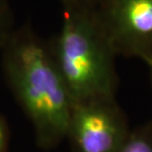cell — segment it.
Instances as JSON below:
<instances>
[{
	"label": "cell",
	"mask_w": 152,
	"mask_h": 152,
	"mask_svg": "<svg viewBox=\"0 0 152 152\" xmlns=\"http://www.w3.org/2000/svg\"><path fill=\"white\" fill-rule=\"evenodd\" d=\"M12 95L32 124L37 145L51 150L66 139L74 100L63 80L50 41L31 24L16 26L0 50Z\"/></svg>",
	"instance_id": "cell-1"
},
{
	"label": "cell",
	"mask_w": 152,
	"mask_h": 152,
	"mask_svg": "<svg viewBox=\"0 0 152 152\" xmlns=\"http://www.w3.org/2000/svg\"><path fill=\"white\" fill-rule=\"evenodd\" d=\"M51 51L74 102L115 97L118 57L97 19L95 10L63 9Z\"/></svg>",
	"instance_id": "cell-2"
},
{
	"label": "cell",
	"mask_w": 152,
	"mask_h": 152,
	"mask_svg": "<svg viewBox=\"0 0 152 152\" xmlns=\"http://www.w3.org/2000/svg\"><path fill=\"white\" fill-rule=\"evenodd\" d=\"M132 127L115 97L73 103L66 139L74 152H118Z\"/></svg>",
	"instance_id": "cell-3"
},
{
	"label": "cell",
	"mask_w": 152,
	"mask_h": 152,
	"mask_svg": "<svg viewBox=\"0 0 152 152\" xmlns=\"http://www.w3.org/2000/svg\"><path fill=\"white\" fill-rule=\"evenodd\" d=\"M95 14L118 56L152 58V0H102Z\"/></svg>",
	"instance_id": "cell-4"
},
{
	"label": "cell",
	"mask_w": 152,
	"mask_h": 152,
	"mask_svg": "<svg viewBox=\"0 0 152 152\" xmlns=\"http://www.w3.org/2000/svg\"><path fill=\"white\" fill-rule=\"evenodd\" d=\"M118 152H152V118L132 129Z\"/></svg>",
	"instance_id": "cell-5"
},
{
	"label": "cell",
	"mask_w": 152,
	"mask_h": 152,
	"mask_svg": "<svg viewBox=\"0 0 152 152\" xmlns=\"http://www.w3.org/2000/svg\"><path fill=\"white\" fill-rule=\"evenodd\" d=\"M15 28V17L10 2L0 0V50Z\"/></svg>",
	"instance_id": "cell-6"
},
{
	"label": "cell",
	"mask_w": 152,
	"mask_h": 152,
	"mask_svg": "<svg viewBox=\"0 0 152 152\" xmlns=\"http://www.w3.org/2000/svg\"><path fill=\"white\" fill-rule=\"evenodd\" d=\"M63 9H84L95 10L102 0H58Z\"/></svg>",
	"instance_id": "cell-7"
},
{
	"label": "cell",
	"mask_w": 152,
	"mask_h": 152,
	"mask_svg": "<svg viewBox=\"0 0 152 152\" xmlns=\"http://www.w3.org/2000/svg\"><path fill=\"white\" fill-rule=\"evenodd\" d=\"M0 152H11L10 129L6 118L0 114Z\"/></svg>",
	"instance_id": "cell-8"
},
{
	"label": "cell",
	"mask_w": 152,
	"mask_h": 152,
	"mask_svg": "<svg viewBox=\"0 0 152 152\" xmlns=\"http://www.w3.org/2000/svg\"><path fill=\"white\" fill-rule=\"evenodd\" d=\"M145 64L147 65L148 69H149V73H150V77H151V81H152V58L150 60H148V61L145 63Z\"/></svg>",
	"instance_id": "cell-9"
}]
</instances>
